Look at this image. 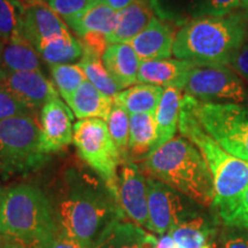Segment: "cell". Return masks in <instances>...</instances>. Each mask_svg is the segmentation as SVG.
<instances>
[{
    "instance_id": "cell-31",
    "label": "cell",
    "mask_w": 248,
    "mask_h": 248,
    "mask_svg": "<svg viewBox=\"0 0 248 248\" xmlns=\"http://www.w3.org/2000/svg\"><path fill=\"white\" fill-rule=\"evenodd\" d=\"M108 131L119 148L122 156H128L129 136H130V114L122 107L114 104V107L107 119Z\"/></svg>"
},
{
    "instance_id": "cell-15",
    "label": "cell",
    "mask_w": 248,
    "mask_h": 248,
    "mask_svg": "<svg viewBox=\"0 0 248 248\" xmlns=\"http://www.w3.org/2000/svg\"><path fill=\"white\" fill-rule=\"evenodd\" d=\"M157 239L125 217H117L105 228L92 248H154Z\"/></svg>"
},
{
    "instance_id": "cell-21",
    "label": "cell",
    "mask_w": 248,
    "mask_h": 248,
    "mask_svg": "<svg viewBox=\"0 0 248 248\" xmlns=\"http://www.w3.org/2000/svg\"><path fill=\"white\" fill-rule=\"evenodd\" d=\"M183 97L184 95L181 89L175 86L164 88L159 106L155 110L156 142H155L154 151L176 137Z\"/></svg>"
},
{
    "instance_id": "cell-17",
    "label": "cell",
    "mask_w": 248,
    "mask_h": 248,
    "mask_svg": "<svg viewBox=\"0 0 248 248\" xmlns=\"http://www.w3.org/2000/svg\"><path fill=\"white\" fill-rule=\"evenodd\" d=\"M101 60L121 91L137 84L141 61L129 43L109 44Z\"/></svg>"
},
{
    "instance_id": "cell-37",
    "label": "cell",
    "mask_w": 248,
    "mask_h": 248,
    "mask_svg": "<svg viewBox=\"0 0 248 248\" xmlns=\"http://www.w3.org/2000/svg\"><path fill=\"white\" fill-rule=\"evenodd\" d=\"M223 225L248 228V187L241 195L234 212Z\"/></svg>"
},
{
    "instance_id": "cell-29",
    "label": "cell",
    "mask_w": 248,
    "mask_h": 248,
    "mask_svg": "<svg viewBox=\"0 0 248 248\" xmlns=\"http://www.w3.org/2000/svg\"><path fill=\"white\" fill-rule=\"evenodd\" d=\"M52 77L57 90L64 101H68L76 90L86 82V76L78 63L51 64Z\"/></svg>"
},
{
    "instance_id": "cell-28",
    "label": "cell",
    "mask_w": 248,
    "mask_h": 248,
    "mask_svg": "<svg viewBox=\"0 0 248 248\" xmlns=\"http://www.w3.org/2000/svg\"><path fill=\"white\" fill-rule=\"evenodd\" d=\"M26 4L22 0H0V42L23 37Z\"/></svg>"
},
{
    "instance_id": "cell-2",
    "label": "cell",
    "mask_w": 248,
    "mask_h": 248,
    "mask_svg": "<svg viewBox=\"0 0 248 248\" xmlns=\"http://www.w3.org/2000/svg\"><path fill=\"white\" fill-rule=\"evenodd\" d=\"M142 169L202 207H212L215 187L210 169L195 145L177 136L151 153Z\"/></svg>"
},
{
    "instance_id": "cell-32",
    "label": "cell",
    "mask_w": 248,
    "mask_h": 248,
    "mask_svg": "<svg viewBox=\"0 0 248 248\" xmlns=\"http://www.w3.org/2000/svg\"><path fill=\"white\" fill-rule=\"evenodd\" d=\"M199 16H225L241 7V0H197Z\"/></svg>"
},
{
    "instance_id": "cell-23",
    "label": "cell",
    "mask_w": 248,
    "mask_h": 248,
    "mask_svg": "<svg viewBox=\"0 0 248 248\" xmlns=\"http://www.w3.org/2000/svg\"><path fill=\"white\" fill-rule=\"evenodd\" d=\"M67 105L79 120H106L114 107V99L86 80L71 95Z\"/></svg>"
},
{
    "instance_id": "cell-24",
    "label": "cell",
    "mask_w": 248,
    "mask_h": 248,
    "mask_svg": "<svg viewBox=\"0 0 248 248\" xmlns=\"http://www.w3.org/2000/svg\"><path fill=\"white\" fill-rule=\"evenodd\" d=\"M156 142L155 113L130 115L128 156L131 160H145L154 152Z\"/></svg>"
},
{
    "instance_id": "cell-19",
    "label": "cell",
    "mask_w": 248,
    "mask_h": 248,
    "mask_svg": "<svg viewBox=\"0 0 248 248\" xmlns=\"http://www.w3.org/2000/svg\"><path fill=\"white\" fill-rule=\"evenodd\" d=\"M154 16V11L148 0L136 1L119 11L115 29L108 36V43H130L150 24Z\"/></svg>"
},
{
    "instance_id": "cell-14",
    "label": "cell",
    "mask_w": 248,
    "mask_h": 248,
    "mask_svg": "<svg viewBox=\"0 0 248 248\" xmlns=\"http://www.w3.org/2000/svg\"><path fill=\"white\" fill-rule=\"evenodd\" d=\"M23 2L26 4V15L22 35L35 46L43 40L70 32L67 23L45 0H24Z\"/></svg>"
},
{
    "instance_id": "cell-13",
    "label": "cell",
    "mask_w": 248,
    "mask_h": 248,
    "mask_svg": "<svg viewBox=\"0 0 248 248\" xmlns=\"http://www.w3.org/2000/svg\"><path fill=\"white\" fill-rule=\"evenodd\" d=\"M0 85L7 89L21 104L35 114L52 99L59 98L55 85L43 75L42 71L4 73L0 78Z\"/></svg>"
},
{
    "instance_id": "cell-10",
    "label": "cell",
    "mask_w": 248,
    "mask_h": 248,
    "mask_svg": "<svg viewBox=\"0 0 248 248\" xmlns=\"http://www.w3.org/2000/svg\"><path fill=\"white\" fill-rule=\"evenodd\" d=\"M150 231L162 235L201 215L200 204L164 183L147 177Z\"/></svg>"
},
{
    "instance_id": "cell-26",
    "label": "cell",
    "mask_w": 248,
    "mask_h": 248,
    "mask_svg": "<svg viewBox=\"0 0 248 248\" xmlns=\"http://www.w3.org/2000/svg\"><path fill=\"white\" fill-rule=\"evenodd\" d=\"M164 88L152 84H136L120 91L114 98V104L125 109L130 115L155 113L162 97Z\"/></svg>"
},
{
    "instance_id": "cell-46",
    "label": "cell",
    "mask_w": 248,
    "mask_h": 248,
    "mask_svg": "<svg viewBox=\"0 0 248 248\" xmlns=\"http://www.w3.org/2000/svg\"><path fill=\"white\" fill-rule=\"evenodd\" d=\"M4 73H5V71H4V70H2V68H1V66H0V78H1V76H2V75H4Z\"/></svg>"
},
{
    "instance_id": "cell-20",
    "label": "cell",
    "mask_w": 248,
    "mask_h": 248,
    "mask_svg": "<svg viewBox=\"0 0 248 248\" xmlns=\"http://www.w3.org/2000/svg\"><path fill=\"white\" fill-rule=\"evenodd\" d=\"M117 13L119 12L111 8L104 0H100L85 12L77 16L68 18L64 22L79 38L89 33H99L108 38V36L115 29Z\"/></svg>"
},
{
    "instance_id": "cell-11",
    "label": "cell",
    "mask_w": 248,
    "mask_h": 248,
    "mask_svg": "<svg viewBox=\"0 0 248 248\" xmlns=\"http://www.w3.org/2000/svg\"><path fill=\"white\" fill-rule=\"evenodd\" d=\"M117 203L126 218L150 231L147 177L129 156H123L117 171Z\"/></svg>"
},
{
    "instance_id": "cell-33",
    "label": "cell",
    "mask_w": 248,
    "mask_h": 248,
    "mask_svg": "<svg viewBox=\"0 0 248 248\" xmlns=\"http://www.w3.org/2000/svg\"><path fill=\"white\" fill-rule=\"evenodd\" d=\"M45 1L62 20L66 21L85 12L100 0H45Z\"/></svg>"
},
{
    "instance_id": "cell-45",
    "label": "cell",
    "mask_w": 248,
    "mask_h": 248,
    "mask_svg": "<svg viewBox=\"0 0 248 248\" xmlns=\"http://www.w3.org/2000/svg\"><path fill=\"white\" fill-rule=\"evenodd\" d=\"M203 248H216V247H215V244H214L213 241H210V243L207 244L206 246H204Z\"/></svg>"
},
{
    "instance_id": "cell-39",
    "label": "cell",
    "mask_w": 248,
    "mask_h": 248,
    "mask_svg": "<svg viewBox=\"0 0 248 248\" xmlns=\"http://www.w3.org/2000/svg\"><path fill=\"white\" fill-rule=\"evenodd\" d=\"M37 248H89L79 241L68 237L59 230Z\"/></svg>"
},
{
    "instance_id": "cell-41",
    "label": "cell",
    "mask_w": 248,
    "mask_h": 248,
    "mask_svg": "<svg viewBox=\"0 0 248 248\" xmlns=\"http://www.w3.org/2000/svg\"><path fill=\"white\" fill-rule=\"evenodd\" d=\"M107 5H109L111 8L115 9V11H122L125 7H128L133 2L140 1V0H104Z\"/></svg>"
},
{
    "instance_id": "cell-43",
    "label": "cell",
    "mask_w": 248,
    "mask_h": 248,
    "mask_svg": "<svg viewBox=\"0 0 248 248\" xmlns=\"http://www.w3.org/2000/svg\"><path fill=\"white\" fill-rule=\"evenodd\" d=\"M6 191L0 185V234H1V219H2V209H4V201H5Z\"/></svg>"
},
{
    "instance_id": "cell-44",
    "label": "cell",
    "mask_w": 248,
    "mask_h": 248,
    "mask_svg": "<svg viewBox=\"0 0 248 248\" xmlns=\"http://www.w3.org/2000/svg\"><path fill=\"white\" fill-rule=\"evenodd\" d=\"M241 6L245 8V11L247 12L248 14V0H241Z\"/></svg>"
},
{
    "instance_id": "cell-36",
    "label": "cell",
    "mask_w": 248,
    "mask_h": 248,
    "mask_svg": "<svg viewBox=\"0 0 248 248\" xmlns=\"http://www.w3.org/2000/svg\"><path fill=\"white\" fill-rule=\"evenodd\" d=\"M79 39L83 46H84L85 53L92 54L100 59L105 54L108 46H109L107 37L99 35V33H89V35L82 37Z\"/></svg>"
},
{
    "instance_id": "cell-40",
    "label": "cell",
    "mask_w": 248,
    "mask_h": 248,
    "mask_svg": "<svg viewBox=\"0 0 248 248\" xmlns=\"http://www.w3.org/2000/svg\"><path fill=\"white\" fill-rule=\"evenodd\" d=\"M0 248H33L21 241L11 239V238L0 235Z\"/></svg>"
},
{
    "instance_id": "cell-27",
    "label": "cell",
    "mask_w": 248,
    "mask_h": 248,
    "mask_svg": "<svg viewBox=\"0 0 248 248\" xmlns=\"http://www.w3.org/2000/svg\"><path fill=\"white\" fill-rule=\"evenodd\" d=\"M215 228L208 218L199 215L182 223L168 233L178 248H203L214 237Z\"/></svg>"
},
{
    "instance_id": "cell-12",
    "label": "cell",
    "mask_w": 248,
    "mask_h": 248,
    "mask_svg": "<svg viewBox=\"0 0 248 248\" xmlns=\"http://www.w3.org/2000/svg\"><path fill=\"white\" fill-rule=\"evenodd\" d=\"M74 113L60 98L52 99L40 109L39 148L45 155L57 153L73 142Z\"/></svg>"
},
{
    "instance_id": "cell-34",
    "label": "cell",
    "mask_w": 248,
    "mask_h": 248,
    "mask_svg": "<svg viewBox=\"0 0 248 248\" xmlns=\"http://www.w3.org/2000/svg\"><path fill=\"white\" fill-rule=\"evenodd\" d=\"M23 115L35 116V113L28 109L7 89L0 85V120Z\"/></svg>"
},
{
    "instance_id": "cell-5",
    "label": "cell",
    "mask_w": 248,
    "mask_h": 248,
    "mask_svg": "<svg viewBox=\"0 0 248 248\" xmlns=\"http://www.w3.org/2000/svg\"><path fill=\"white\" fill-rule=\"evenodd\" d=\"M59 231L47 194L31 184L6 190L1 235L37 248Z\"/></svg>"
},
{
    "instance_id": "cell-16",
    "label": "cell",
    "mask_w": 248,
    "mask_h": 248,
    "mask_svg": "<svg viewBox=\"0 0 248 248\" xmlns=\"http://www.w3.org/2000/svg\"><path fill=\"white\" fill-rule=\"evenodd\" d=\"M175 36L169 26L154 16L150 24L129 44L140 61L169 59L172 55Z\"/></svg>"
},
{
    "instance_id": "cell-4",
    "label": "cell",
    "mask_w": 248,
    "mask_h": 248,
    "mask_svg": "<svg viewBox=\"0 0 248 248\" xmlns=\"http://www.w3.org/2000/svg\"><path fill=\"white\" fill-rule=\"evenodd\" d=\"M246 36V24L237 15L195 17L177 31L172 55L195 64L229 66Z\"/></svg>"
},
{
    "instance_id": "cell-30",
    "label": "cell",
    "mask_w": 248,
    "mask_h": 248,
    "mask_svg": "<svg viewBox=\"0 0 248 248\" xmlns=\"http://www.w3.org/2000/svg\"><path fill=\"white\" fill-rule=\"evenodd\" d=\"M78 64L84 71L88 82L91 83L98 90H100L101 92H104L105 94L114 99L117 93L121 91V89L111 78L106 67L104 66L100 58L85 53Z\"/></svg>"
},
{
    "instance_id": "cell-48",
    "label": "cell",
    "mask_w": 248,
    "mask_h": 248,
    "mask_svg": "<svg viewBox=\"0 0 248 248\" xmlns=\"http://www.w3.org/2000/svg\"><path fill=\"white\" fill-rule=\"evenodd\" d=\"M0 235H1V234H0Z\"/></svg>"
},
{
    "instance_id": "cell-3",
    "label": "cell",
    "mask_w": 248,
    "mask_h": 248,
    "mask_svg": "<svg viewBox=\"0 0 248 248\" xmlns=\"http://www.w3.org/2000/svg\"><path fill=\"white\" fill-rule=\"evenodd\" d=\"M178 130L202 154L214 179L212 208L223 224L234 212L248 187V163L229 154L204 131L190 108L182 101Z\"/></svg>"
},
{
    "instance_id": "cell-22",
    "label": "cell",
    "mask_w": 248,
    "mask_h": 248,
    "mask_svg": "<svg viewBox=\"0 0 248 248\" xmlns=\"http://www.w3.org/2000/svg\"><path fill=\"white\" fill-rule=\"evenodd\" d=\"M0 66L5 73L40 71L42 57L36 46L24 37L0 42Z\"/></svg>"
},
{
    "instance_id": "cell-1",
    "label": "cell",
    "mask_w": 248,
    "mask_h": 248,
    "mask_svg": "<svg viewBox=\"0 0 248 248\" xmlns=\"http://www.w3.org/2000/svg\"><path fill=\"white\" fill-rule=\"evenodd\" d=\"M48 199L59 230L89 248L113 219L125 217L104 181L84 169L64 170Z\"/></svg>"
},
{
    "instance_id": "cell-42",
    "label": "cell",
    "mask_w": 248,
    "mask_h": 248,
    "mask_svg": "<svg viewBox=\"0 0 248 248\" xmlns=\"http://www.w3.org/2000/svg\"><path fill=\"white\" fill-rule=\"evenodd\" d=\"M173 246H175V243H173L172 238L170 237L169 233H166L160 235L154 248H173Z\"/></svg>"
},
{
    "instance_id": "cell-35",
    "label": "cell",
    "mask_w": 248,
    "mask_h": 248,
    "mask_svg": "<svg viewBox=\"0 0 248 248\" xmlns=\"http://www.w3.org/2000/svg\"><path fill=\"white\" fill-rule=\"evenodd\" d=\"M221 243L222 248H248V228L224 225Z\"/></svg>"
},
{
    "instance_id": "cell-18",
    "label": "cell",
    "mask_w": 248,
    "mask_h": 248,
    "mask_svg": "<svg viewBox=\"0 0 248 248\" xmlns=\"http://www.w3.org/2000/svg\"><path fill=\"white\" fill-rule=\"evenodd\" d=\"M195 66L197 64L193 62L170 58L141 61L137 83L156 85L161 88L175 86L181 89L186 74Z\"/></svg>"
},
{
    "instance_id": "cell-8",
    "label": "cell",
    "mask_w": 248,
    "mask_h": 248,
    "mask_svg": "<svg viewBox=\"0 0 248 248\" xmlns=\"http://www.w3.org/2000/svg\"><path fill=\"white\" fill-rule=\"evenodd\" d=\"M73 142L77 154L98 175L117 201V171L122 154L102 119L79 120L74 124Z\"/></svg>"
},
{
    "instance_id": "cell-9",
    "label": "cell",
    "mask_w": 248,
    "mask_h": 248,
    "mask_svg": "<svg viewBox=\"0 0 248 248\" xmlns=\"http://www.w3.org/2000/svg\"><path fill=\"white\" fill-rule=\"evenodd\" d=\"M181 90L204 102L241 104L248 97L244 80L224 64H197L186 74Z\"/></svg>"
},
{
    "instance_id": "cell-38",
    "label": "cell",
    "mask_w": 248,
    "mask_h": 248,
    "mask_svg": "<svg viewBox=\"0 0 248 248\" xmlns=\"http://www.w3.org/2000/svg\"><path fill=\"white\" fill-rule=\"evenodd\" d=\"M229 67L239 75L245 82L248 83V43L245 42L239 48L235 51L232 57Z\"/></svg>"
},
{
    "instance_id": "cell-6",
    "label": "cell",
    "mask_w": 248,
    "mask_h": 248,
    "mask_svg": "<svg viewBox=\"0 0 248 248\" xmlns=\"http://www.w3.org/2000/svg\"><path fill=\"white\" fill-rule=\"evenodd\" d=\"M204 131L229 154L248 163V109L234 102H204L184 94Z\"/></svg>"
},
{
    "instance_id": "cell-47",
    "label": "cell",
    "mask_w": 248,
    "mask_h": 248,
    "mask_svg": "<svg viewBox=\"0 0 248 248\" xmlns=\"http://www.w3.org/2000/svg\"><path fill=\"white\" fill-rule=\"evenodd\" d=\"M22 1H24V0H22Z\"/></svg>"
},
{
    "instance_id": "cell-25",
    "label": "cell",
    "mask_w": 248,
    "mask_h": 248,
    "mask_svg": "<svg viewBox=\"0 0 248 248\" xmlns=\"http://www.w3.org/2000/svg\"><path fill=\"white\" fill-rule=\"evenodd\" d=\"M37 51L44 61L51 64H64L80 61L85 49L79 38L70 32L43 40L36 45Z\"/></svg>"
},
{
    "instance_id": "cell-7",
    "label": "cell",
    "mask_w": 248,
    "mask_h": 248,
    "mask_svg": "<svg viewBox=\"0 0 248 248\" xmlns=\"http://www.w3.org/2000/svg\"><path fill=\"white\" fill-rule=\"evenodd\" d=\"M47 155L39 148V124L35 116L0 120V175H26L43 167Z\"/></svg>"
}]
</instances>
